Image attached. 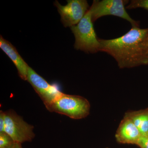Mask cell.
Instances as JSON below:
<instances>
[{
    "instance_id": "1",
    "label": "cell",
    "mask_w": 148,
    "mask_h": 148,
    "mask_svg": "<svg viewBox=\"0 0 148 148\" xmlns=\"http://www.w3.org/2000/svg\"><path fill=\"white\" fill-rule=\"evenodd\" d=\"M148 36V28L132 27L119 38L98 39L100 51L112 56L121 69L148 65V47L144 44Z\"/></svg>"
},
{
    "instance_id": "11",
    "label": "cell",
    "mask_w": 148,
    "mask_h": 148,
    "mask_svg": "<svg viewBox=\"0 0 148 148\" xmlns=\"http://www.w3.org/2000/svg\"><path fill=\"white\" fill-rule=\"evenodd\" d=\"M15 142L6 132L0 133V148H12Z\"/></svg>"
},
{
    "instance_id": "16",
    "label": "cell",
    "mask_w": 148,
    "mask_h": 148,
    "mask_svg": "<svg viewBox=\"0 0 148 148\" xmlns=\"http://www.w3.org/2000/svg\"><path fill=\"white\" fill-rule=\"evenodd\" d=\"M144 44H145V45L148 47V36L147 38L145 40L144 42Z\"/></svg>"
},
{
    "instance_id": "2",
    "label": "cell",
    "mask_w": 148,
    "mask_h": 148,
    "mask_svg": "<svg viewBox=\"0 0 148 148\" xmlns=\"http://www.w3.org/2000/svg\"><path fill=\"white\" fill-rule=\"evenodd\" d=\"M75 38L74 48L86 53L100 51V43L96 36L91 19L90 9L78 24L71 27Z\"/></svg>"
},
{
    "instance_id": "5",
    "label": "cell",
    "mask_w": 148,
    "mask_h": 148,
    "mask_svg": "<svg viewBox=\"0 0 148 148\" xmlns=\"http://www.w3.org/2000/svg\"><path fill=\"white\" fill-rule=\"evenodd\" d=\"M5 132L12 138L15 143H22L32 142L35 137L34 126L24 121L22 117L12 110L5 112Z\"/></svg>"
},
{
    "instance_id": "4",
    "label": "cell",
    "mask_w": 148,
    "mask_h": 148,
    "mask_svg": "<svg viewBox=\"0 0 148 148\" xmlns=\"http://www.w3.org/2000/svg\"><path fill=\"white\" fill-rule=\"evenodd\" d=\"M126 2L123 0H94L90 8L92 22L103 16L112 15L128 21L132 27H140V22L132 19L127 13L125 8Z\"/></svg>"
},
{
    "instance_id": "7",
    "label": "cell",
    "mask_w": 148,
    "mask_h": 148,
    "mask_svg": "<svg viewBox=\"0 0 148 148\" xmlns=\"http://www.w3.org/2000/svg\"><path fill=\"white\" fill-rule=\"evenodd\" d=\"M27 81L41 98L46 108L63 93L57 85L48 83L30 67L29 68Z\"/></svg>"
},
{
    "instance_id": "14",
    "label": "cell",
    "mask_w": 148,
    "mask_h": 148,
    "mask_svg": "<svg viewBox=\"0 0 148 148\" xmlns=\"http://www.w3.org/2000/svg\"><path fill=\"white\" fill-rule=\"evenodd\" d=\"M5 113L2 110L0 111V133L5 132Z\"/></svg>"
},
{
    "instance_id": "15",
    "label": "cell",
    "mask_w": 148,
    "mask_h": 148,
    "mask_svg": "<svg viewBox=\"0 0 148 148\" xmlns=\"http://www.w3.org/2000/svg\"><path fill=\"white\" fill-rule=\"evenodd\" d=\"M12 148H22L21 143H15Z\"/></svg>"
},
{
    "instance_id": "8",
    "label": "cell",
    "mask_w": 148,
    "mask_h": 148,
    "mask_svg": "<svg viewBox=\"0 0 148 148\" xmlns=\"http://www.w3.org/2000/svg\"><path fill=\"white\" fill-rule=\"evenodd\" d=\"M141 135L132 121L125 116L118 128L115 137L118 143L137 145Z\"/></svg>"
},
{
    "instance_id": "3",
    "label": "cell",
    "mask_w": 148,
    "mask_h": 148,
    "mask_svg": "<svg viewBox=\"0 0 148 148\" xmlns=\"http://www.w3.org/2000/svg\"><path fill=\"white\" fill-rule=\"evenodd\" d=\"M47 109L73 119H80L89 114L90 104L87 99L82 96L63 93Z\"/></svg>"
},
{
    "instance_id": "9",
    "label": "cell",
    "mask_w": 148,
    "mask_h": 148,
    "mask_svg": "<svg viewBox=\"0 0 148 148\" xmlns=\"http://www.w3.org/2000/svg\"><path fill=\"white\" fill-rule=\"evenodd\" d=\"M0 48L10 58L16 66L18 75L24 81H27L29 66L20 56L16 48L9 41L0 36Z\"/></svg>"
},
{
    "instance_id": "12",
    "label": "cell",
    "mask_w": 148,
    "mask_h": 148,
    "mask_svg": "<svg viewBox=\"0 0 148 148\" xmlns=\"http://www.w3.org/2000/svg\"><path fill=\"white\" fill-rule=\"evenodd\" d=\"M141 8L148 11V0H132L126 7L127 9Z\"/></svg>"
},
{
    "instance_id": "13",
    "label": "cell",
    "mask_w": 148,
    "mask_h": 148,
    "mask_svg": "<svg viewBox=\"0 0 148 148\" xmlns=\"http://www.w3.org/2000/svg\"><path fill=\"white\" fill-rule=\"evenodd\" d=\"M136 145L141 148H148V136L141 135Z\"/></svg>"
},
{
    "instance_id": "17",
    "label": "cell",
    "mask_w": 148,
    "mask_h": 148,
    "mask_svg": "<svg viewBox=\"0 0 148 148\" xmlns=\"http://www.w3.org/2000/svg\"></svg>"
},
{
    "instance_id": "6",
    "label": "cell",
    "mask_w": 148,
    "mask_h": 148,
    "mask_svg": "<svg viewBox=\"0 0 148 148\" xmlns=\"http://www.w3.org/2000/svg\"><path fill=\"white\" fill-rule=\"evenodd\" d=\"M67 1V5H62L56 1L54 5L61 16L64 27L71 28L79 23L90 8L86 0H68Z\"/></svg>"
},
{
    "instance_id": "10",
    "label": "cell",
    "mask_w": 148,
    "mask_h": 148,
    "mask_svg": "<svg viewBox=\"0 0 148 148\" xmlns=\"http://www.w3.org/2000/svg\"><path fill=\"white\" fill-rule=\"evenodd\" d=\"M125 116L129 118L143 136H148V112H133Z\"/></svg>"
}]
</instances>
